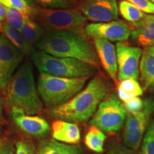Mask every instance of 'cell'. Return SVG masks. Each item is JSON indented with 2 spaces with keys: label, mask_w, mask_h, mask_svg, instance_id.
Segmentation results:
<instances>
[{
  "label": "cell",
  "mask_w": 154,
  "mask_h": 154,
  "mask_svg": "<svg viewBox=\"0 0 154 154\" xmlns=\"http://www.w3.org/2000/svg\"><path fill=\"white\" fill-rule=\"evenodd\" d=\"M15 147L9 138L0 139V154H14Z\"/></svg>",
  "instance_id": "32"
},
{
  "label": "cell",
  "mask_w": 154,
  "mask_h": 154,
  "mask_svg": "<svg viewBox=\"0 0 154 154\" xmlns=\"http://www.w3.org/2000/svg\"><path fill=\"white\" fill-rule=\"evenodd\" d=\"M134 5L135 7L147 14H154V4L150 0H126Z\"/></svg>",
  "instance_id": "29"
},
{
  "label": "cell",
  "mask_w": 154,
  "mask_h": 154,
  "mask_svg": "<svg viewBox=\"0 0 154 154\" xmlns=\"http://www.w3.org/2000/svg\"><path fill=\"white\" fill-rule=\"evenodd\" d=\"M117 64H118V81L127 79L138 80L139 77V63L143 51L138 47H131L122 42H117Z\"/></svg>",
  "instance_id": "9"
},
{
  "label": "cell",
  "mask_w": 154,
  "mask_h": 154,
  "mask_svg": "<svg viewBox=\"0 0 154 154\" xmlns=\"http://www.w3.org/2000/svg\"><path fill=\"white\" fill-rule=\"evenodd\" d=\"M14 154H36V149L32 141L27 138L19 140L15 144Z\"/></svg>",
  "instance_id": "28"
},
{
  "label": "cell",
  "mask_w": 154,
  "mask_h": 154,
  "mask_svg": "<svg viewBox=\"0 0 154 154\" xmlns=\"http://www.w3.org/2000/svg\"><path fill=\"white\" fill-rule=\"evenodd\" d=\"M107 154H139V153L126 146L114 143L109 148Z\"/></svg>",
  "instance_id": "31"
},
{
  "label": "cell",
  "mask_w": 154,
  "mask_h": 154,
  "mask_svg": "<svg viewBox=\"0 0 154 154\" xmlns=\"http://www.w3.org/2000/svg\"><path fill=\"white\" fill-rule=\"evenodd\" d=\"M84 31L86 36L94 39L101 38L109 42L126 41L129 38L131 34L130 26L121 20L91 23L86 25Z\"/></svg>",
  "instance_id": "12"
},
{
  "label": "cell",
  "mask_w": 154,
  "mask_h": 154,
  "mask_svg": "<svg viewBox=\"0 0 154 154\" xmlns=\"http://www.w3.org/2000/svg\"><path fill=\"white\" fill-rule=\"evenodd\" d=\"M1 34L24 55L30 52L32 47L24 39L21 32L11 28L6 22L1 26Z\"/></svg>",
  "instance_id": "19"
},
{
  "label": "cell",
  "mask_w": 154,
  "mask_h": 154,
  "mask_svg": "<svg viewBox=\"0 0 154 154\" xmlns=\"http://www.w3.org/2000/svg\"><path fill=\"white\" fill-rule=\"evenodd\" d=\"M119 11L126 20L133 23L138 22L146 16L145 13L126 0H123L119 3Z\"/></svg>",
  "instance_id": "23"
},
{
  "label": "cell",
  "mask_w": 154,
  "mask_h": 154,
  "mask_svg": "<svg viewBox=\"0 0 154 154\" xmlns=\"http://www.w3.org/2000/svg\"><path fill=\"white\" fill-rule=\"evenodd\" d=\"M82 147L79 144L69 145L51 139L44 140L38 144L36 154H82Z\"/></svg>",
  "instance_id": "18"
},
{
  "label": "cell",
  "mask_w": 154,
  "mask_h": 154,
  "mask_svg": "<svg viewBox=\"0 0 154 154\" xmlns=\"http://www.w3.org/2000/svg\"><path fill=\"white\" fill-rule=\"evenodd\" d=\"M20 32L32 47L41 41L45 34L44 29L30 17H26Z\"/></svg>",
  "instance_id": "21"
},
{
  "label": "cell",
  "mask_w": 154,
  "mask_h": 154,
  "mask_svg": "<svg viewBox=\"0 0 154 154\" xmlns=\"http://www.w3.org/2000/svg\"><path fill=\"white\" fill-rule=\"evenodd\" d=\"M31 19L39 24L45 32L75 31L85 33L87 19L79 9H49L34 7Z\"/></svg>",
  "instance_id": "6"
},
{
  "label": "cell",
  "mask_w": 154,
  "mask_h": 154,
  "mask_svg": "<svg viewBox=\"0 0 154 154\" xmlns=\"http://www.w3.org/2000/svg\"><path fill=\"white\" fill-rule=\"evenodd\" d=\"M110 85L101 76H95L79 93L63 104L49 109L51 118L72 123L87 121L97 110L100 103L106 97Z\"/></svg>",
  "instance_id": "1"
},
{
  "label": "cell",
  "mask_w": 154,
  "mask_h": 154,
  "mask_svg": "<svg viewBox=\"0 0 154 154\" xmlns=\"http://www.w3.org/2000/svg\"><path fill=\"white\" fill-rule=\"evenodd\" d=\"M2 131L0 128V139L2 138Z\"/></svg>",
  "instance_id": "36"
},
{
  "label": "cell",
  "mask_w": 154,
  "mask_h": 154,
  "mask_svg": "<svg viewBox=\"0 0 154 154\" xmlns=\"http://www.w3.org/2000/svg\"><path fill=\"white\" fill-rule=\"evenodd\" d=\"M149 49L151 51V52L154 54V46H152V47H149Z\"/></svg>",
  "instance_id": "35"
},
{
  "label": "cell",
  "mask_w": 154,
  "mask_h": 154,
  "mask_svg": "<svg viewBox=\"0 0 154 154\" xmlns=\"http://www.w3.org/2000/svg\"><path fill=\"white\" fill-rule=\"evenodd\" d=\"M118 97L122 102H125L134 97L142 96L143 90L138 80L127 79L120 81L117 86Z\"/></svg>",
  "instance_id": "20"
},
{
  "label": "cell",
  "mask_w": 154,
  "mask_h": 154,
  "mask_svg": "<svg viewBox=\"0 0 154 154\" xmlns=\"http://www.w3.org/2000/svg\"><path fill=\"white\" fill-rule=\"evenodd\" d=\"M24 54L0 34V90L5 92L9 81L24 59Z\"/></svg>",
  "instance_id": "10"
},
{
  "label": "cell",
  "mask_w": 154,
  "mask_h": 154,
  "mask_svg": "<svg viewBox=\"0 0 154 154\" xmlns=\"http://www.w3.org/2000/svg\"><path fill=\"white\" fill-rule=\"evenodd\" d=\"M150 1H151V2H153L154 4V0H150Z\"/></svg>",
  "instance_id": "37"
},
{
  "label": "cell",
  "mask_w": 154,
  "mask_h": 154,
  "mask_svg": "<svg viewBox=\"0 0 154 154\" xmlns=\"http://www.w3.org/2000/svg\"><path fill=\"white\" fill-rule=\"evenodd\" d=\"M153 113V96L143 100V106L140 111L135 112L127 111L124 131V141L126 146L135 151L139 149Z\"/></svg>",
  "instance_id": "8"
},
{
  "label": "cell",
  "mask_w": 154,
  "mask_h": 154,
  "mask_svg": "<svg viewBox=\"0 0 154 154\" xmlns=\"http://www.w3.org/2000/svg\"><path fill=\"white\" fill-rule=\"evenodd\" d=\"M79 9L87 20L109 22L119 19L116 0H79Z\"/></svg>",
  "instance_id": "11"
},
{
  "label": "cell",
  "mask_w": 154,
  "mask_h": 154,
  "mask_svg": "<svg viewBox=\"0 0 154 154\" xmlns=\"http://www.w3.org/2000/svg\"><path fill=\"white\" fill-rule=\"evenodd\" d=\"M126 115L124 103L115 94H112L100 103L90 124L104 134L117 132L122 128Z\"/></svg>",
  "instance_id": "7"
},
{
  "label": "cell",
  "mask_w": 154,
  "mask_h": 154,
  "mask_svg": "<svg viewBox=\"0 0 154 154\" xmlns=\"http://www.w3.org/2000/svg\"><path fill=\"white\" fill-rule=\"evenodd\" d=\"M11 116L15 125L23 132L34 137H44L49 134V124L38 116L27 115L19 108L11 109Z\"/></svg>",
  "instance_id": "13"
},
{
  "label": "cell",
  "mask_w": 154,
  "mask_h": 154,
  "mask_svg": "<svg viewBox=\"0 0 154 154\" xmlns=\"http://www.w3.org/2000/svg\"><path fill=\"white\" fill-rule=\"evenodd\" d=\"M7 12V8L5 7L2 4L0 3V26L2 25L4 21L6 19V15Z\"/></svg>",
  "instance_id": "33"
},
{
  "label": "cell",
  "mask_w": 154,
  "mask_h": 154,
  "mask_svg": "<svg viewBox=\"0 0 154 154\" xmlns=\"http://www.w3.org/2000/svg\"><path fill=\"white\" fill-rule=\"evenodd\" d=\"M140 82L143 90L154 91V54L149 48L142 53L139 63Z\"/></svg>",
  "instance_id": "17"
},
{
  "label": "cell",
  "mask_w": 154,
  "mask_h": 154,
  "mask_svg": "<svg viewBox=\"0 0 154 154\" xmlns=\"http://www.w3.org/2000/svg\"><path fill=\"white\" fill-rule=\"evenodd\" d=\"M128 112H135L140 111L143 106V100L140 97H134L123 102Z\"/></svg>",
  "instance_id": "30"
},
{
  "label": "cell",
  "mask_w": 154,
  "mask_h": 154,
  "mask_svg": "<svg viewBox=\"0 0 154 154\" xmlns=\"http://www.w3.org/2000/svg\"><path fill=\"white\" fill-rule=\"evenodd\" d=\"M5 93L9 109L19 108L27 115L36 114L43 110V102L36 87L30 61H25L19 66L9 81Z\"/></svg>",
  "instance_id": "3"
},
{
  "label": "cell",
  "mask_w": 154,
  "mask_h": 154,
  "mask_svg": "<svg viewBox=\"0 0 154 154\" xmlns=\"http://www.w3.org/2000/svg\"><path fill=\"white\" fill-rule=\"evenodd\" d=\"M51 135L54 140L69 145H77L81 140L79 127L75 123L59 119L51 124Z\"/></svg>",
  "instance_id": "16"
},
{
  "label": "cell",
  "mask_w": 154,
  "mask_h": 154,
  "mask_svg": "<svg viewBox=\"0 0 154 154\" xmlns=\"http://www.w3.org/2000/svg\"><path fill=\"white\" fill-rule=\"evenodd\" d=\"M140 145L139 154H154V119L150 122Z\"/></svg>",
  "instance_id": "26"
},
{
  "label": "cell",
  "mask_w": 154,
  "mask_h": 154,
  "mask_svg": "<svg viewBox=\"0 0 154 154\" xmlns=\"http://www.w3.org/2000/svg\"><path fill=\"white\" fill-rule=\"evenodd\" d=\"M130 35L136 43L142 47L154 46V14L146 15L140 21L133 23Z\"/></svg>",
  "instance_id": "15"
},
{
  "label": "cell",
  "mask_w": 154,
  "mask_h": 154,
  "mask_svg": "<svg viewBox=\"0 0 154 154\" xmlns=\"http://www.w3.org/2000/svg\"><path fill=\"white\" fill-rule=\"evenodd\" d=\"M7 9H12L20 11L26 17H31L34 7L31 5L29 0H0Z\"/></svg>",
  "instance_id": "25"
},
{
  "label": "cell",
  "mask_w": 154,
  "mask_h": 154,
  "mask_svg": "<svg viewBox=\"0 0 154 154\" xmlns=\"http://www.w3.org/2000/svg\"><path fill=\"white\" fill-rule=\"evenodd\" d=\"M86 35L75 31L48 32L36 46L40 51L54 57L72 58L97 68L99 61L95 47Z\"/></svg>",
  "instance_id": "2"
},
{
  "label": "cell",
  "mask_w": 154,
  "mask_h": 154,
  "mask_svg": "<svg viewBox=\"0 0 154 154\" xmlns=\"http://www.w3.org/2000/svg\"><path fill=\"white\" fill-rule=\"evenodd\" d=\"M41 7L49 9H76L79 0H29Z\"/></svg>",
  "instance_id": "24"
},
{
  "label": "cell",
  "mask_w": 154,
  "mask_h": 154,
  "mask_svg": "<svg viewBox=\"0 0 154 154\" xmlns=\"http://www.w3.org/2000/svg\"><path fill=\"white\" fill-rule=\"evenodd\" d=\"M94 46L99 61L101 62L103 69L111 79L116 83L118 82V64L114 45L107 40L95 38L94 41Z\"/></svg>",
  "instance_id": "14"
},
{
  "label": "cell",
  "mask_w": 154,
  "mask_h": 154,
  "mask_svg": "<svg viewBox=\"0 0 154 154\" xmlns=\"http://www.w3.org/2000/svg\"><path fill=\"white\" fill-rule=\"evenodd\" d=\"M88 79L84 78H63L40 72L37 90L42 101L49 109L63 104L79 93Z\"/></svg>",
  "instance_id": "4"
},
{
  "label": "cell",
  "mask_w": 154,
  "mask_h": 154,
  "mask_svg": "<svg viewBox=\"0 0 154 154\" xmlns=\"http://www.w3.org/2000/svg\"><path fill=\"white\" fill-rule=\"evenodd\" d=\"M0 34H1V26H0Z\"/></svg>",
  "instance_id": "38"
},
{
  "label": "cell",
  "mask_w": 154,
  "mask_h": 154,
  "mask_svg": "<svg viewBox=\"0 0 154 154\" xmlns=\"http://www.w3.org/2000/svg\"><path fill=\"white\" fill-rule=\"evenodd\" d=\"M25 19L26 17L20 11L12 9H7L5 20L6 23L11 28L20 32L24 24Z\"/></svg>",
  "instance_id": "27"
},
{
  "label": "cell",
  "mask_w": 154,
  "mask_h": 154,
  "mask_svg": "<svg viewBox=\"0 0 154 154\" xmlns=\"http://www.w3.org/2000/svg\"><path fill=\"white\" fill-rule=\"evenodd\" d=\"M32 60L40 72L63 78H90L97 74V68L72 58H60L42 51H34Z\"/></svg>",
  "instance_id": "5"
},
{
  "label": "cell",
  "mask_w": 154,
  "mask_h": 154,
  "mask_svg": "<svg viewBox=\"0 0 154 154\" xmlns=\"http://www.w3.org/2000/svg\"><path fill=\"white\" fill-rule=\"evenodd\" d=\"M4 121V106L1 94H0V123Z\"/></svg>",
  "instance_id": "34"
},
{
  "label": "cell",
  "mask_w": 154,
  "mask_h": 154,
  "mask_svg": "<svg viewBox=\"0 0 154 154\" xmlns=\"http://www.w3.org/2000/svg\"><path fill=\"white\" fill-rule=\"evenodd\" d=\"M105 140L104 133L96 126L91 125L84 137V143L86 147L92 151L101 153L103 152Z\"/></svg>",
  "instance_id": "22"
}]
</instances>
